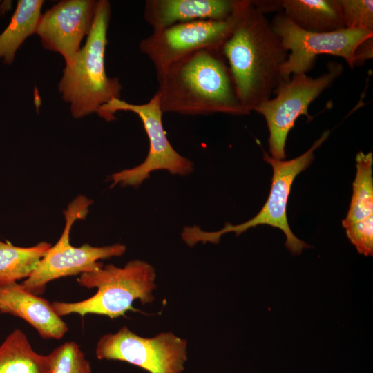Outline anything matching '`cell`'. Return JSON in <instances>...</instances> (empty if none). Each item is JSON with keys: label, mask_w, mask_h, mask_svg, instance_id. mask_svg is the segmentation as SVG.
Masks as SVG:
<instances>
[{"label": "cell", "mask_w": 373, "mask_h": 373, "mask_svg": "<svg viewBox=\"0 0 373 373\" xmlns=\"http://www.w3.org/2000/svg\"><path fill=\"white\" fill-rule=\"evenodd\" d=\"M162 112L187 115L249 114L241 105L221 50L205 49L157 70Z\"/></svg>", "instance_id": "6da1fadb"}, {"label": "cell", "mask_w": 373, "mask_h": 373, "mask_svg": "<svg viewBox=\"0 0 373 373\" xmlns=\"http://www.w3.org/2000/svg\"><path fill=\"white\" fill-rule=\"evenodd\" d=\"M221 52L231 73L239 101L249 113L271 98L283 82L282 68L288 51L265 14L251 1Z\"/></svg>", "instance_id": "7a4b0ae2"}, {"label": "cell", "mask_w": 373, "mask_h": 373, "mask_svg": "<svg viewBox=\"0 0 373 373\" xmlns=\"http://www.w3.org/2000/svg\"><path fill=\"white\" fill-rule=\"evenodd\" d=\"M111 17L109 1L97 0L94 22L86 43L74 61L64 66L58 82V92L75 119L97 114L113 99H121L119 79L109 77L105 68Z\"/></svg>", "instance_id": "3957f363"}, {"label": "cell", "mask_w": 373, "mask_h": 373, "mask_svg": "<svg viewBox=\"0 0 373 373\" xmlns=\"http://www.w3.org/2000/svg\"><path fill=\"white\" fill-rule=\"evenodd\" d=\"M155 278L154 267L143 260H131L124 267L108 264L81 274L77 278L79 285L97 289L93 296L74 303L53 302L52 305L59 316L90 314L116 318L125 316L128 311H138L133 307L135 300L142 305L154 300Z\"/></svg>", "instance_id": "277c9868"}, {"label": "cell", "mask_w": 373, "mask_h": 373, "mask_svg": "<svg viewBox=\"0 0 373 373\" xmlns=\"http://www.w3.org/2000/svg\"><path fill=\"white\" fill-rule=\"evenodd\" d=\"M329 131H325L312 146L300 156L289 160L272 158L264 151V160L273 169L271 186L268 198L261 210L248 221L236 225L226 224L217 231L207 232L200 227H184L181 237L186 244L193 247L198 242L218 243L220 237L234 232L236 236L258 225H269L283 231L286 236L285 246L293 254H300L309 245L298 239L291 231L287 218V205L291 185L296 177L306 169L314 158V151L327 139Z\"/></svg>", "instance_id": "5b68a950"}, {"label": "cell", "mask_w": 373, "mask_h": 373, "mask_svg": "<svg viewBox=\"0 0 373 373\" xmlns=\"http://www.w3.org/2000/svg\"><path fill=\"white\" fill-rule=\"evenodd\" d=\"M93 201L84 195L75 198L64 211L66 220L64 229L55 245L46 252L37 267L21 285L36 295L44 293L49 282L68 276L90 272L101 268L100 259L123 255L126 247L116 243L104 247H93L84 244L74 247L70 242L73 224L77 220L84 219Z\"/></svg>", "instance_id": "8992f818"}, {"label": "cell", "mask_w": 373, "mask_h": 373, "mask_svg": "<svg viewBox=\"0 0 373 373\" xmlns=\"http://www.w3.org/2000/svg\"><path fill=\"white\" fill-rule=\"evenodd\" d=\"M327 70L314 78L307 74H295L288 81L282 82L275 90L274 98H269L254 111L262 115L269 129V149L271 157L285 160L288 134L296 119L305 115L310 120L309 105L329 88L343 72L341 64L332 61Z\"/></svg>", "instance_id": "52a82bcc"}, {"label": "cell", "mask_w": 373, "mask_h": 373, "mask_svg": "<svg viewBox=\"0 0 373 373\" xmlns=\"http://www.w3.org/2000/svg\"><path fill=\"white\" fill-rule=\"evenodd\" d=\"M118 111L136 114L142 122L148 137L149 149L144 161L140 164L112 174V186H140L149 177L151 172L166 170L172 175H187L193 169V162L178 153L168 140L162 124L163 112L158 95L155 93L149 102L142 104L128 103L122 99H113L102 106L97 113L106 121L115 119Z\"/></svg>", "instance_id": "ba28073f"}, {"label": "cell", "mask_w": 373, "mask_h": 373, "mask_svg": "<svg viewBox=\"0 0 373 373\" xmlns=\"http://www.w3.org/2000/svg\"><path fill=\"white\" fill-rule=\"evenodd\" d=\"M271 27L288 51L282 68L283 82L295 74H306L314 66L319 55L328 54L345 59L350 68L356 64L359 46L373 38V31L365 29L343 28L330 32H311L300 29L283 12L276 14Z\"/></svg>", "instance_id": "9c48e42d"}, {"label": "cell", "mask_w": 373, "mask_h": 373, "mask_svg": "<svg viewBox=\"0 0 373 373\" xmlns=\"http://www.w3.org/2000/svg\"><path fill=\"white\" fill-rule=\"evenodd\" d=\"M249 3V0H242L235 12L225 20L180 23L153 32L140 42L139 48L156 70L202 50H221Z\"/></svg>", "instance_id": "30bf717a"}, {"label": "cell", "mask_w": 373, "mask_h": 373, "mask_svg": "<svg viewBox=\"0 0 373 373\" xmlns=\"http://www.w3.org/2000/svg\"><path fill=\"white\" fill-rule=\"evenodd\" d=\"M187 354V341L171 332L144 338L126 326L102 336L95 347L99 360L124 361L149 373H182Z\"/></svg>", "instance_id": "8fae6325"}, {"label": "cell", "mask_w": 373, "mask_h": 373, "mask_svg": "<svg viewBox=\"0 0 373 373\" xmlns=\"http://www.w3.org/2000/svg\"><path fill=\"white\" fill-rule=\"evenodd\" d=\"M96 0H62L41 13L35 35L43 48L59 53L70 65L88 35L95 16Z\"/></svg>", "instance_id": "7c38bea8"}, {"label": "cell", "mask_w": 373, "mask_h": 373, "mask_svg": "<svg viewBox=\"0 0 373 373\" xmlns=\"http://www.w3.org/2000/svg\"><path fill=\"white\" fill-rule=\"evenodd\" d=\"M372 164V152L357 153L352 199L347 216L342 220L350 241L366 256L373 255Z\"/></svg>", "instance_id": "4fadbf2b"}, {"label": "cell", "mask_w": 373, "mask_h": 373, "mask_svg": "<svg viewBox=\"0 0 373 373\" xmlns=\"http://www.w3.org/2000/svg\"><path fill=\"white\" fill-rule=\"evenodd\" d=\"M0 313L22 318L44 339H61L68 332L52 303L17 282L0 283Z\"/></svg>", "instance_id": "5bb4252c"}, {"label": "cell", "mask_w": 373, "mask_h": 373, "mask_svg": "<svg viewBox=\"0 0 373 373\" xmlns=\"http://www.w3.org/2000/svg\"><path fill=\"white\" fill-rule=\"evenodd\" d=\"M242 0H147L144 18L157 32L173 25L198 20H225Z\"/></svg>", "instance_id": "9a60e30c"}, {"label": "cell", "mask_w": 373, "mask_h": 373, "mask_svg": "<svg viewBox=\"0 0 373 373\" xmlns=\"http://www.w3.org/2000/svg\"><path fill=\"white\" fill-rule=\"evenodd\" d=\"M283 13L296 26L311 32L345 28L341 0H282Z\"/></svg>", "instance_id": "2e32d148"}, {"label": "cell", "mask_w": 373, "mask_h": 373, "mask_svg": "<svg viewBox=\"0 0 373 373\" xmlns=\"http://www.w3.org/2000/svg\"><path fill=\"white\" fill-rule=\"evenodd\" d=\"M43 0H19L6 28L0 33V60L12 64L17 52L30 36L36 32L41 15Z\"/></svg>", "instance_id": "e0dca14e"}, {"label": "cell", "mask_w": 373, "mask_h": 373, "mask_svg": "<svg viewBox=\"0 0 373 373\" xmlns=\"http://www.w3.org/2000/svg\"><path fill=\"white\" fill-rule=\"evenodd\" d=\"M0 373H50L48 355L32 347L26 334L12 331L0 345Z\"/></svg>", "instance_id": "ac0fdd59"}, {"label": "cell", "mask_w": 373, "mask_h": 373, "mask_svg": "<svg viewBox=\"0 0 373 373\" xmlns=\"http://www.w3.org/2000/svg\"><path fill=\"white\" fill-rule=\"evenodd\" d=\"M51 246L40 242L33 247H21L0 240V283L28 278Z\"/></svg>", "instance_id": "d6986e66"}, {"label": "cell", "mask_w": 373, "mask_h": 373, "mask_svg": "<svg viewBox=\"0 0 373 373\" xmlns=\"http://www.w3.org/2000/svg\"><path fill=\"white\" fill-rule=\"evenodd\" d=\"M50 373H92L90 361L74 341H66L48 355Z\"/></svg>", "instance_id": "ffe728a7"}, {"label": "cell", "mask_w": 373, "mask_h": 373, "mask_svg": "<svg viewBox=\"0 0 373 373\" xmlns=\"http://www.w3.org/2000/svg\"><path fill=\"white\" fill-rule=\"evenodd\" d=\"M346 28L373 31V1L372 0H341Z\"/></svg>", "instance_id": "44dd1931"}, {"label": "cell", "mask_w": 373, "mask_h": 373, "mask_svg": "<svg viewBox=\"0 0 373 373\" xmlns=\"http://www.w3.org/2000/svg\"><path fill=\"white\" fill-rule=\"evenodd\" d=\"M252 5L265 14L268 12L283 10L282 1H251Z\"/></svg>", "instance_id": "7402d4cb"}, {"label": "cell", "mask_w": 373, "mask_h": 373, "mask_svg": "<svg viewBox=\"0 0 373 373\" xmlns=\"http://www.w3.org/2000/svg\"><path fill=\"white\" fill-rule=\"evenodd\" d=\"M8 2V1H6V3H0V18L1 15L5 12V11L10 8V6H8V5H10L11 3Z\"/></svg>", "instance_id": "603a6c76"}]
</instances>
